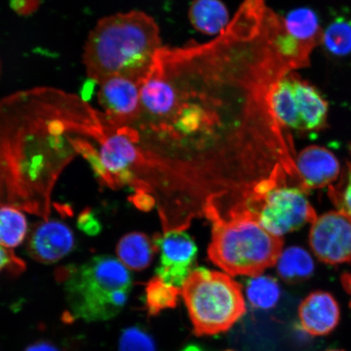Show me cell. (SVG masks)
Returning a JSON list of instances; mask_svg holds the SVG:
<instances>
[{
    "mask_svg": "<svg viewBox=\"0 0 351 351\" xmlns=\"http://www.w3.org/2000/svg\"><path fill=\"white\" fill-rule=\"evenodd\" d=\"M74 243L73 232L66 223L47 219L38 223L30 232L27 252L35 261L50 265L71 252Z\"/></svg>",
    "mask_w": 351,
    "mask_h": 351,
    "instance_id": "cell-11",
    "label": "cell"
},
{
    "mask_svg": "<svg viewBox=\"0 0 351 351\" xmlns=\"http://www.w3.org/2000/svg\"><path fill=\"white\" fill-rule=\"evenodd\" d=\"M13 10L22 16L32 14L40 5V0H11Z\"/></svg>",
    "mask_w": 351,
    "mask_h": 351,
    "instance_id": "cell-26",
    "label": "cell"
},
{
    "mask_svg": "<svg viewBox=\"0 0 351 351\" xmlns=\"http://www.w3.org/2000/svg\"><path fill=\"white\" fill-rule=\"evenodd\" d=\"M184 351H201L197 348H195V346H191V348H188L186 350Z\"/></svg>",
    "mask_w": 351,
    "mask_h": 351,
    "instance_id": "cell-30",
    "label": "cell"
},
{
    "mask_svg": "<svg viewBox=\"0 0 351 351\" xmlns=\"http://www.w3.org/2000/svg\"><path fill=\"white\" fill-rule=\"evenodd\" d=\"M98 111L53 88L19 92L0 102V207L49 218L57 180L92 138Z\"/></svg>",
    "mask_w": 351,
    "mask_h": 351,
    "instance_id": "cell-1",
    "label": "cell"
},
{
    "mask_svg": "<svg viewBox=\"0 0 351 351\" xmlns=\"http://www.w3.org/2000/svg\"><path fill=\"white\" fill-rule=\"evenodd\" d=\"M271 101L276 117L285 130L313 133L328 125L327 100L317 87L295 71L276 83Z\"/></svg>",
    "mask_w": 351,
    "mask_h": 351,
    "instance_id": "cell-7",
    "label": "cell"
},
{
    "mask_svg": "<svg viewBox=\"0 0 351 351\" xmlns=\"http://www.w3.org/2000/svg\"><path fill=\"white\" fill-rule=\"evenodd\" d=\"M341 282L346 293L350 297V306L351 308V273H344L341 276Z\"/></svg>",
    "mask_w": 351,
    "mask_h": 351,
    "instance_id": "cell-29",
    "label": "cell"
},
{
    "mask_svg": "<svg viewBox=\"0 0 351 351\" xmlns=\"http://www.w3.org/2000/svg\"><path fill=\"white\" fill-rule=\"evenodd\" d=\"M180 295H182L180 288L165 284L156 276L149 280L146 287V307L149 315L157 317L162 311L175 308Z\"/></svg>",
    "mask_w": 351,
    "mask_h": 351,
    "instance_id": "cell-20",
    "label": "cell"
},
{
    "mask_svg": "<svg viewBox=\"0 0 351 351\" xmlns=\"http://www.w3.org/2000/svg\"><path fill=\"white\" fill-rule=\"evenodd\" d=\"M205 214L213 223L208 256L228 274L256 278L276 265L283 251L282 238L263 229L243 204L223 216L210 201Z\"/></svg>",
    "mask_w": 351,
    "mask_h": 351,
    "instance_id": "cell-3",
    "label": "cell"
},
{
    "mask_svg": "<svg viewBox=\"0 0 351 351\" xmlns=\"http://www.w3.org/2000/svg\"><path fill=\"white\" fill-rule=\"evenodd\" d=\"M182 295L197 337L229 331L247 311L241 285L229 275L204 267L189 275Z\"/></svg>",
    "mask_w": 351,
    "mask_h": 351,
    "instance_id": "cell-5",
    "label": "cell"
},
{
    "mask_svg": "<svg viewBox=\"0 0 351 351\" xmlns=\"http://www.w3.org/2000/svg\"><path fill=\"white\" fill-rule=\"evenodd\" d=\"M160 29L146 13L131 11L101 19L88 36L83 62L99 83L116 76L143 79L160 49Z\"/></svg>",
    "mask_w": 351,
    "mask_h": 351,
    "instance_id": "cell-2",
    "label": "cell"
},
{
    "mask_svg": "<svg viewBox=\"0 0 351 351\" xmlns=\"http://www.w3.org/2000/svg\"><path fill=\"white\" fill-rule=\"evenodd\" d=\"M25 351H60L56 346L47 341H38L28 346Z\"/></svg>",
    "mask_w": 351,
    "mask_h": 351,
    "instance_id": "cell-28",
    "label": "cell"
},
{
    "mask_svg": "<svg viewBox=\"0 0 351 351\" xmlns=\"http://www.w3.org/2000/svg\"><path fill=\"white\" fill-rule=\"evenodd\" d=\"M78 226L88 234H98L100 230L99 223L90 210H84L78 219Z\"/></svg>",
    "mask_w": 351,
    "mask_h": 351,
    "instance_id": "cell-25",
    "label": "cell"
},
{
    "mask_svg": "<svg viewBox=\"0 0 351 351\" xmlns=\"http://www.w3.org/2000/svg\"><path fill=\"white\" fill-rule=\"evenodd\" d=\"M349 151L350 160L346 163L344 169L341 171L339 178L337 180L339 182L328 186V196L337 210L351 217V144Z\"/></svg>",
    "mask_w": 351,
    "mask_h": 351,
    "instance_id": "cell-22",
    "label": "cell"
},
{
    "mask_svg": "<svg viewBox=\"0 0 351 351\" xmlns=\"http://www.w3.org/2000/svg\"><path fill=\"white\" fill-rule=\"evenodd\" d=\"M282 19L285 30L309 50L313 51L322 43L323 30L319 17L311 8H295Z\"/></svg>",
    "mask_w": 351,
    "mask_h": 351,
    "instance_id": "cell-14",
    "label": "cell"
},
{
    "mask_svg": "<svg viewBox=\"0 0 351 351\" xmlns=\"http://www.w3.org/2000/svg\"><path fill=\"white\" fill-rule=\"evenodd\" d=\"M340 317V307L335 298L326 291L311 293L298 307L301 326L311 336L329 335L339 326Z\"/></svg>",
    "mask_w": 351,
    "mask_h": 351,
    "instance_id": "cell-13",
    "label": "cell"
},
{
    "mask_svg": "<svg viewBox=\"0 0 351 351\" xmlns=\"http://www.w3.org/2000/svg\"><path fill=\"white\" fill-rule=\"evenodd\" d=\"M119 351H156L155 341L146 332L132 327L122 332Z\"/></svg>",
    "mask_w": 351,
    "mask_h": 351,
    "instance_id": "cell-23",
    "label": "cell"
},
{
    "mask_svg": "<svg viewBox=\"0 0 351 351\" xmlns=\"http://www.w3.org/2000/svg\"><path fill=\"white\" fill-rule=\"evenodd\" d=\"M134 203L138 208L143 210L150 209L154 205L152 197L145 194V192H138L134 199Z\"/></svg>",
    "mask_w": 351,
    "mask_h": 351,
    "instance_id": "cell-27",
    "label": "cell"
},
{
    "mask_svg": "<svg viewBox=\"0 0 351 351\" xmlns=\"http://www.w3.org/2000/svg\"><path fill=\"white\" fill-rule=\"evenodd\" d=\"M156 252L160 253V263L156 274L163 282L172 287H182L194 269L197 247L194 240L185 232L171 230L155 237Z\"/></svg>",
    "mask_w": 351,
    "mask_h": 351,
    "instance_id": "cell-10",
    "label": "cell"
},
{
    "mask_svg": "<svg viewBox=\"0 0 351 351\" xmlns=\"http://www.w3.org/2000/svg\"><path fill=\"white\" fill-rule=\"evenodd\" d=\"M295 165L301 186L306 191L331 186L339 179L341 171L335 154L317 145L302 150Z\"/></svg>",
    "mask_w": 351,
    "mask_h": 351,
    "instance_id": "cell-12",
    "label": "cell"
},
{
    "mask_svg": "<svg viewBox=\"0 0 351 351\" xmlns=\"http://www.w3.org/2000/svg\"><path fill=\"white\" fill-rule=\"evenodd\" d=\"M326 351H345V350H326Z\"/></svg>",
    "mask_w": 351,
    "mask_h": 351,
    "instance_id": "cell-31",
    "label": "cell"
},
{
    "mask_svg": "<svg viewBox=\"0 0 351 351\" xmlns=\"http://www.w3.org/2000/svg\"><path fill=\"white\" fill-rule=\"evenodd\" d=\"M280 278L289 284L304 282L313 276L315 265L304 248L291 247L282 251L276 262Z\"/></svg>",
    "mask_w": 351,
    "mask_h": 351,
    "instance_id": "cell-17",
    "label": "cell"
},
{
    "mask_svg": "<svg viewBox=\"0 0 351 351\" xmlns=\"http://www.w3.org/2000/svg\"><path fill=\"white\" fill-rule=\"evenodd\" d=\"M25 269V263L12 250L0 245V273L4 269H8L13 274H20Z\"/></svg>",
    "mask_w": 351,
    "mask_h": 351,
    "instance_id": "cell-24",
    "label": "cell"
},
{
    "mask_svg": "<svg viewBox=\"0 0 351 351\" xmlns=\"http://www.w3.org/2000/svg\"><path fill=\"white\" fill-rule=\"evenodd\" d=\"M306 193L300 184L289 182L285 171L276 165L269 177L245 191L241 204L263 229L282 238L317 219Z\"/></svg>",
    "mask_w": 351,
    "mask_h": 351,
    "instance_id": "cell-6",
    "label": "cell"
},
{
    "mask_svg": "<svg viewBox=\"0 0 351 351\" xmlns=\"http://www.w3.org/2000/svg\"><path fill=\"white\" fill-rule=\"evenodd\" d=\"M143 79L116 76L100 83L98 101L114 128L132 126L141 113Z\"/></svg>",
    "mask_w": 351,
    "mask_h": 351,
    "instance_id": "cell-9",
    "label": "cell"
},
{
    "mask_svg": "<svg viewBox=\"0 0 351 351\" xmlns=\"http://www.w3.org/2000/svg\"><path fill=\"white\" fill-rule=\"evenodd\" d=\"M0 73H1V64H0Z\"/></svg>",
    "mask_w": 351,
    "mask_h": 351,
    "instance_id": "cell-32",
    "label": "cell"
},
{
    "mask_svg": "<svg viewBox=\"0 0 351 351\" xmlns=\"http://www.w3.org/2000/svg\"><path fill=\"white\" fill-rule=\"evenodd\" d=\"M226 351H234V350H226Z\"/></svg>",
    "mask_w": 351,
    "mask_h": 351,
    "instance_id": "cell-33",
    "label": "cell"
},
{
    "mask_svg": "<svg viewBox=\"0 0 351 351\" xmlns=\"http://www.w3.org/2000/svg\"><path fill=\"white\" fill-rule=\"evenodd\" d=\"M324 51L337 58L351 55V20L339 16L329 23L322 34Z\"/></svg>",
    "mask_w": 351,
    "mask_h": 351,
    "instance_id": "cell-18",
    "label": "cell"
},
{
    "mask_svg": "<svg viewBox=\"0 0 351 351\" xmlns=\"http://www.w3.org/2000/svg\"><path fill=\"white\" fill-rule=\"evenodd\" d=\"M28 231L27 219L21 210L13 207H0V245L13 249L19 247Z\"/></svg>",
    "mask_w": 351,
    "mask_h": 351,
    "instance_id": "cell-19",
    "label": "cell"
},
{
    "mask_svg": "<svg viewBox=\"0 0 351 351\" xmlns=\"http://www.w3.org/2000/svg\"><path fill=\"white\" fill-rule=\"evenodd\" d=\"M189 19L195 29L203 34H221L229 25V13L219 0H194Z\"/></svg>",
    "mask_w": 351,
    "mask_h": 351,
    "instance_id": "cell-15",
    "label": "cell"
},
{
    "mask_svg": "<svg viewBox=\"0 0 351 351\" xmlns=\"http://www.w3.org/2000/svg\"><path fill=\"white\" fill-rule=\"evenodd\" d=\"M56 275L63 285L70 318L87 322L108 319L128 300L130 274L112 256H95L81 265L60 267Z\"/></svg>",
    "mask_w": 351,
    "mask_h": 351,
    "instance_id": "cell-4",
    "label": "cell"
},
{
    "mask_svg": "<svg viewBox=\"0 0 351 351\" xmlns=\"http://www.w3.org/2000/svg\"><path fill=\"white\" fill-rule=\"evenodd\" d=\"M156 252L150 239L137 232L123 237L117 247V256L123 265L135 271L147 269Z\"/></svg>",
    "mask_w": 351,
    "mask_h": 351,
    "instance_id": "cell-16",
    "label": "cell"
},
{
    "mask_svg": "<svg viewBox=\"0 0 351 351\" xmlns=\"http://www.w3.org/2000/svg\"><path fill=\"white\" fill-rule=\"evenodd\" d=\"M311 251L327 265L351 261V217L341 210H331L317 217L309 232Z\"/></svg>",
    "mask_w": 351,
    "mask_h": 351,
    "instance_id": "cell-8",
    "label": "cell"
},
{
    "mask_svg": "<svg viewBox=\"0 0 351 351\" xmlns=\"http://www.w3.org/2000/svg\"><path fill=\"white\" fill-rule=\"evenodd\" d=\"M247 295L250 304L256 308H273L280 300V285L276 280L271 276H256L247 282Z\"/></svg>",
    "mask_w": 351,
    "mask_h": 351,
    "instance_id": "cell-21",
    "label": "cell"
}]
</instances>
